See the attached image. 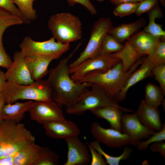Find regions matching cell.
I'll return each instance as SVG.
<instances>
[{"instance_id": "6da1fadb", "label": "cell", "mask_w": 165, "mask_h": 165, "mask_svg": "<svg viewBox=\"0 0 165 165\" xmlns=\"http://www.w3.org/2000/svg\"><path fill=\"white\" fill-rule=\"evenodd\" d=\"M79 43L67 57L62 59L58 64L49 71L47 80L52 94V100L59 105L68 108L74 104L93 83H78L71 78L68 62L80 46Z\"/></svg>"}, {"instance_id": "7a4b0ae2", "label": "cell", "mask_w": 165, "mask_h": 165, "mask_svg": "<svg viewBox=\"0 0 165 165\" xmlns=\"http://www.w3.org/2000/svg\"><path fill=\"white\" fill-rule=\"evenodd\" d=\"M144 58L138 60L127 72L123 70L120 61L108 70L91 73L75 81L78 83L90 82L97 85L106 91L109 96L114 98L124 87L131 75L139 67Z\"/></svg>"}, {"instance_id": "3957f363", "label": "cell", "mask_w": 165, "mask_h": 165, "mask_svg": "<svg viewBox=\"0 0 165 165\" xmlns=\"http://www.w3.org/2000/svg\"><path fill=\"white\" fill-rule=\"evenodd\" d=\"M35 140L24 124L0 120V159L13 155L35 142Z\"/></svg>"}, {"instance_id": "277c9868", "label": "cell", "mask_w": 165, "mask_h": 165, "mask_svg": "<svg viewBox=\"0 0 165 165\" xmlns=\"http://www.w3.org/2000/svg\"><path fill=\"white\" fill-rule=\"evenodd\" d=\"M2 94L7 104H13L20 100L35 101L52 100L51 88L47 80L42 79L28 85L7 81Z\"/></svg>"}, {"instance_id": "5b68a950", "label": "cell", "mask_w": 165, "mask_h": 165, "mask_svg": "<svg viewBox=\"0 0 165 165\" xmlns=\"http://www.w3.org/2000/svg\"><path fill=\"white\" fill-rule=\"evenodd\" d=\"M48 27L55 40L63 44H69L82 37L81 22L79 18L69 12L58 13L51 15Z\"/></svg>"}, {"instance_id": "8992f818", "label": "cell", "mask_w": 165, "mask_h": 165, "mask_svg": "<svg viewBox=\"0 0 165 165\" xmlns=\"http://www.w3.org/2000/svg\"><path fill=\"white\" fill-rule=\"evenodd\" d=\"M161 39L144 30L139 31L126 41L119 56L125 62L133 64L143 56L151 54Z\"/></svg>"}, {"instance_id": "52a82bcc", "label": "cell", "mask_w": 165, "mask_h": 165, "mask_svg": "<svg viewBox=\"0 0 165 165\" xmlns=\"http://www.w3.org/2000/svg\"><path fill=\"white\" fill-rule=\"evenodd\" d=\"M90 87L91 89L83 94L74 104L66 108L67 113L80 115L87 111L117 103L100 86L92 84Z\"/></svg>"}, {"instance_id": "ba28073f", "label": "cell", "mask_w": 165, "mask_h": 165, "mask_svg": "<svg viewBox=\"0 0 165 165\" xmlns=\"http://www.w3.org/2000/svg\"><path fill=\"white\" fill-rule=\"evenodd\" d=\"M69 44H63L52 37L46 41L38 42L30 37H24L19 45L23 56H39L49 57L54 60L60 57L70 48Z\"/></svg>"}, {"instance_id": "9c48e42d", "label": "cell", "mask_w": 165, "mask_h": 165, "mask_svg": "<svg viewBox=\"0 0 165 165\" xmlns=\"http://www.w3.org/2000/svg\"><path fill=\"white\" fill-rule=\"evenodd\" d=\"M110 18H100L94 24L90 32V39L85 49L79 57L69 65L72 68L84 61L100 55L103 39L112 26Z\"/></svg>"}, {"instance_id": "30bf717a", "label": "cell", "mask_w": 165, "mask_h": 165, "mask_svg": "<svg viewBox=\"0 0 165 165\" xmlns=\"http://www.w3.org/2000/svg\"><path fill=\"white\" fill-rule=\"evenodd\" d=\"M120 60L111 55H99L88 59L72 69H69L71 77L75 81L93 72L107 71Z\"/></svg>"}, {"instance_id": "8fae6325", "label": "cell", "mask_w": 165, "mask_h": 165, "mask_svg": "<svg viewBox=\"0 0 165 165\" xmlns=\"http://www.w3.org/2000/svg\"><path fill=\"white\" fill-rule=\"evenodd\" d=\"M29 112L31 119L42 124L66 119L59 105L53 100L33 101Z\"/></svg>"}, {"instance_id": "7c38bea8", "label": "cell", "mask_w": 165, "mask_h": 165, "mask_svg": "<svg viewBox=\"0 0 165 165\" xmlns=\"http://www.w3.org/2000/svg\"><path fill=\"white\" fill-rule=\"evenodd\" d=\"M90 132L96 140L110 148H118L130 145L127 135L111 128H104L97 122L91 124Z\"/></svg>"}, {"instance_id": "4fadbf2b", "label": "cell", "mask_w": 165, "mask_h": 165, "mask_svg": "<svg viewBox=\"0 0 165 165\" xmlns=\"http://www.w3.org/2000/svg\"><path fill=\"white\" fill-rule=\"evenodd\" d=\"M121 124L122 132L129 137L132 146H137L142 139L148 138L156 131L144 126L135 112L123 114Z\"/></svg>"}, {"instance_id": "5bb4252c", "label": "cell", "mask_w": 165, "mask_h": 165, "mask_svg": "<svg viewBox=\"0 0 165 165\" xmlns=\"http://www.w3.org/2000/svg\"><path fill=\"white\" fill-rule=\"evenodd\" d=\"M11 64L5 73L7 81L24 85L33 83L35 81L31 75L20 51L15 52Z\"/></svg>"}, {"instance_id": "9a60e30c", "label": "cell", "mask_w": 165, "mask_h": 165, "mask_svg": "<svg viewBox=\"0 0 165 165\" xmlns=\"http://www.w3.org/2000/svg\"><path fill=\"white\" fill-rule=\"evenodd\" d=\"M68 151L66 161L64 165H85L90 162L89 148L78 137L74 136L64 139Z\"/></svg>"}, {"instance_id": "2e32d148", "label": "cell", "mask_w": 165, "mask_h": 165, "mask_svg": "<svg viewBox=\"0 0 165 165\" xmlns=\"http://www.w3.org/2000/svg\"><path fill=\"white\" fill-rule=\"evenodd\" d=\"M46 135L56 139H65L69 137L78 136L80 130L74 122L66 119L57 120L42 124Z\"/></svg>"}, {"instance_id": "e0dca14e", "label": "cell", "mask_w": 165, "mask_h": 165, "mask_svg": "<svg viewBox=\"0 0 165 165\" xmlns=\"http://www.w3.org/2000/svg\"><path fill=\"white\" fill-rule=\"evenodd\" d=\"M97 118L104 119L109 123L110 128L122 132L121 119L123 112L131 110L120 106L118 103L106 105L90 111Z\"/></svg>"}, {"instance_id": "ac0fdd59", "label": "cell", "mask_w": 165, "mask_h": 165, "mask_svg": "<svg viewBox=\"0 0 165 165\" xmlns=\"http://www.w3.org/2000/svg\"><path fill=\"white\" fill-rule=\"evenodd\" d=\"M154 66L147 57L144 58L142 63L130 76L122 90L115 97L117 102L125 99L127 92L133 86L145 79L152 76V70Z\"/></svg>"}, {"instance_id": "d6986e66", "label": "cell", "mask_w": 165, "mask_h": 165, "mask_svg": "<svg viewBox=\"0 0 165 165\" xmlns=\"http://www.w3.org/2000/svg\"><path fill=\"white\" fill-rule=\"evenodd\" d=\"M135 112L144 126L155 131H159L161 129L163 124L158 108L154 107L148 104L145 100H142Z\"/></svg>"}, {"instance_id": "ffe728a7", "label": "cell", "mask_w": 165, "mask_h": 165, "mask_svg": "<svg viewBox=\"0 0 165 165\" xmlns=\"http://www.w3.org/2000/svg\"><path fill=\"white\" fill-rule=\"evenodd\" d=\"M40 147L35 142L9 156L0 159V165H31Z\"/></svg>"}, {"instance_id": "44dd1931", "label": "cell", "mask_w": 165, "mask_h": 165, "mask_svg": "<svg viewBox=\"0 0 165 165\" xmlns=\"http://www.w3.org/2000/svg\"><path fill=\"white\" fill-rule=\"evenodd\" d=\"M24 58L31 75L35 81L42 79L47 74L49 65L54 60L49 57L39 56H27Z\"/></svg>"}, {"instance_id": "7402d4cb", "label": "cell", "mask_w": 165, "mask_h": 165, "mask_svg": "<svg viewBox=\"0 0 165 165\" xmlns=\"http://www.w3.org/2000/svg\"><path fill=\"white\" fill-rule=\"evenodd\" d=\"M33 102L32 101L28 100L24 102L16 101L13 104L5 103L1 111V119L20 123L25 113L29 112Z\"/></svg>"}, {"instance_id": "603a6c76", "label": "cell", "mask_w": 165, "mask_h": 165, "mask_svg": "<svg viewBox=\"0 0 165 165\" xmlns=\"http://www.w3.org/2000/svg\"><path fill=\"white\" fill-rule=\"evenodd\" d=\"M146 24L145 20L141 18L133 22L122 24L118 26H112L108 34L112 35L117 41L122 42L129 39L139 31Z\"/></svg>"}, {"instance_id": "cb8c5ba5", "label": "cell", "mask_w": 165, "mask_h": 165, "mask_svg": "<svg viewBox=\"0 0 165 165\" xmlns=\"http://www.w3.org/2000/svg\"><path fill=\"white\" fill-rule=\"evenodd\" d=\"M148 13L149 23L146 26L144 27L143 30L153 36L165 39V31L162 29V25L155 22L156 19L163 17L158 3Z\"/></svg>"}, {"instance_id": "d4e9b609", "label": "cell", "mask_w": 165, "mask_h": 165, "mask_svg": "<svg viewBox=\"0 0 165 165\" xmlns=\"http://www.w3.org/2000/svg\"><path fill=\"white\" fill-rule=\"evenodd\" d=\"M145 100L150 105L158 108L164 102L165 94L160 86L148 83L145 86Z\"/></svg>"}, {"instance_id": "484cf974", "label": "cell", "mask_w": 165, "mask_h": 165, "mask_svg": "<svg viewBox=\"0 0 165 165\" xmlns=\"http://www.w3.org/2000/svg\"><path fill=\"white\" fill-rule=\"evenodd\" d=\"M60 156L47 147H40L31 165H57Z\"/></svg>"}, {"instance_id": "4316f807", "label": "cell", "mask_w": 165, "mask_h": 165, "mask_svg": "<svg viewBox=\"0 0 165 165\" xmlns=\"http://www.w3.org/2000/svg\"><path fill=\"white\" fill-rule=\"evenodd\" d=\"M90 144L97 151L100 153L109 165H119L122 160H127L130 156L132 152V150L126 146L124 148L123 153L118 156L110 155L104 151L101 148L100 142L95 140L91 142Z\"/></svg>"}, {"instance_id": "83f0119b", "label": "cell", "mask_w": 165, "mask_h": 165, "mask_svg": "<svg viewBox=\"0 0 165 165\" xmlns=\"http://www.w3.org/2000/svg\"><path fill=\"white\" fill-rule=\"evenodd\" d=\"M23 23V21L21 18L0 8V46H3V35L8 28Z\"/></svg>"}, {"instance_id": "f1b7e54d", "label": "cell", "mask_w": 165, "mask_h": 165, "mask_svg": "<svg viewBox=\"0 0 165 165\" xmlns=\"http://www.w3.org/2000/svg\"><path fill=\"white\" fill-rule=\"evenodd\" d=\"M124 46L122 42L108 34L103 41L100 55H109L119 52L122 50Z\"/></svg>"}, {"instance_id": "f546056e", "label": "cell", "mask_w": 165, "mask_h": 165, "mask_svg": "<svg viewBox=\"0 0 165 165\" xmlns=\"http://www.w3.org/2000/svg\"><path fill=\"white\" fill-rule=\"evenodd\" d=\"M35 0H13V1L22 15L31 21L35 20L37 18L36 10L33 7Z\"/></svg>"}, {"instance_id": "4dcf8cb0", "label": "cell", "mask_w": 165, "mask_h": 165, "mask_svg": "<svg viewBox=\"0 0 165 165\" xmlns=\"http://www.w3.org/2000/svg\"><path fill=\"white\" fill-rule=\"evenodd\" d=\"M147 57L154 66L165 64V41L161 39L153 52Z\"/></svg>"}, {"instance_id": "1f68e13d", "label": "cell", "mask_w": 165, "mask_h": 165, "mask_svg": "<svg viewBox=\"0 0 165 165\" xmlns=\"http://www.w3.org/2000/svg\"><path fill=\"white\" fill-rule=\"evenodd\" d=\"M165 140V124H163L161 129L156 131L146 141L140 142L137 146L139 150H143L147 148L149 145L154 142L164 141Z\"/></svg>"}, {"instance_id": "d6a6232c", "label": "cell", "mask_w": 165, "mask_h": 165, "mask_svg": "<svg viewBox=\"0 0 165 165\" xmlns=\"http://www.w3.org/2000/svg\"><path fill=\"white\" fill-rule=\"evenodd\" d=\"M139 3H125L119 4L116 6L113 10V13L115 15L120 17L130 15L135 13Z\"/></svg>"}, {"instance_id": "836d02e7", "label": "cell", "mask_w": 165, "mask_h": 165, "mask_svg": "<svg viewBox=\"0 0 165 165\" xmlns=\"http://www.w3.org/2000/svg\"><path fill=\"white\" fill-rule=\"evenodd\" d=\"M0 8L8 11L13 14L21 18L24 23L29 24L31 21L25 18L13 2V0H0Z\"/></svg>"}, {"instance_id": "e575fe53", "label": "cell", "mask_w": 165, "mask_h": 165, "mask_svg": "<svg viewBox=\"0 0 165 165\" xmlns=\"http://www.w3.org/2000/svg\"><path fill=\"white\" fill-rule=\"evenodd\" d=\"M152 72L159 84L160 87L165 94V64L153 66Z\"/></svg>"}, {"instance_id": "d590c367", "label": "cell", "mask_w": 165, "mask_h": 165, "mask_svg": "<svg viewBox=\"0 0 165 165\" xmlns=\"http://www.w3.org/2000/svg\"><path fill=\"white\" fill-rule=\"evenodd\" d=\"M159 0H143L139 3L135 13L138 16L148 12L158 3Z\"/></svg>"}, {"instance_id": "8d00e7d4", "label": "cell", "mask_w": 165, "mask_h": 165, "mask_svg": "<svg viewBox=\"0 0 165 165\" xmlns=\"http://www.w3.org/2000/svg\"><path fill=\"white\" fill-rule=\"evenodd\" d=\"M91 154V165H106L108 164L102 155L93 147L90 144L87 143Z\"/></svg>"}, {"instance_id": "74e56055", "label": "cell", "mask_w": 165, "mask_h": 165, "mask_svg": "<svg viewBox=\"0 0 165 165\" xmlns=\"http://www.w3.org/2000/svg\"><path fill=\"white\" fill-rule=\"evenodd\" d=\"M70 6H73L79 3L84 6L92 15L97 14V10L90 0H67Z\"/></svg>"}, {"instance_id": "f35d334b", "label": "cell", "mask_w": 165, "mask_h": 165, "mask_svg": "<svg viewBox=\"0 0 165 165\" xmlns=\"http://www.w3.org/2000/svg\"><path fill=\"white\" fill-rule=\"evenodd\" d=\"M13 61L6 52L3 46H0V67L8 69Z\"/></svg>"}, {"instance_id": "ab89813d", "label": "cell", "mask_w": 165, "mask_h": 165, "mask_svg": "<svg viewBox=\"0 0 165 165\" xmlns=\"http://www.w3.org/2000/svg\"><path fill=\"white\" fill-rule=\"evenodd\" d=\"M150 150L153 152H157L165 159V143L164 141L154 142L150 147Z\"/></svg>"}, {"instance_id": "60d3db41", "label": "cell", "mask_w": 165, "mask_h": 165, "mask_svg": "<svg viewBox=\"0 0 165 165\" xmlns=\"http://www.w3.org/2000/svg\"><path fill=\"white\" fill-rule=\"evenodd\" d=\"M143 0H110L113 4L117 6L119 4L125 3H139Z\"/></svg>"}, {"instance_id": "b9f144b4", "label": "cell", "mask_w": 165, "mask_h": 165, "mask_svg": "<svg viewBox=\"0 0 165 165\" xmlns=\"http://www.w3.org/2000/svg\"><path fill=\"white\" fill-rule=\"evenodd\" d=\"M7 81L5 73L0 70V94L2 93Z\"/></svg>"}, {"instance_id": "7bdbcfd3", "label": "cell", "mask_w": 165, "mask_h": 165, "mask_svg": "<svg viewBox=\"0 0 165 165\" xmlns=\"http://www.w3.org/2000/svg\"><path fill=\"white\" fill-rule=\"evenodd\" d=\"M6 103L5 99L2 93L0 94V120L1 119V111L4 105Z\"/></svg>"}, {"instance_id": "ee69618b", "label": "cell", "mask_w": 165, "mask_h": 165, "mask_svg": "<svg viewBox=\"0 0 165 165\" xmlns=\"http://www.w3.org/2000/svg\"><path fill=\"white\" fill-rule=\"evenodd\" d=\"M161 4L163 7L165 6V0H160Z\"/></svg>"}, {"instance_id": "f6af8a7d", "label": "cell", "mask_w": 165, "mask_h": 165, "mask_svg": "<svg viewBox=\"0 0 165 165\" xmlns=\"http://www.w3.org/2000/svg\"><path fill=\"white\" fill-rule=\"evenodd\" d=\"M96 0L98 2H102L105 0Z\"/></svg>"}]
</instances>
